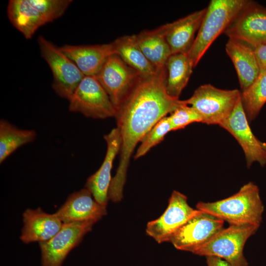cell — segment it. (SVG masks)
<instances>
[{
  "mask_svg": "<svg viewBox=\"0 0 266 266\" xmlns=\"http://www.w3.org/2000/svg\"><path fill=\"white\" fill-rule=\"evenodd\" d=\"M72 2V0H10L7 15L12 25L30 39L39 28L61 17Z\"/></svg>",
  "mask_w": 266,
  "mask_h": 266,
  "instance_id": "3957f363",
  "label": "cell"
},
{
  "mask_svg": "<svg viewBox=\"0 0 266 266\" xmlns=\"http://www.w3.org/2000/svg\"><path fill=\"white\" fill-rule=\"evenodd\" d=\"M172 131L168 116L160 119L144 136L140 141L134 159H138L145 155L152 147L162 141L166 135Z\"/></svg>",
  "mask_w": 266,
  "mask_h": 266,
  "instance_id": "484cf974",
  "label": "cell"
},
{
  "mask_svg": "<svg viewBox=\"0 0 266 266\" xmlns=\"http://www.w3.org/2000/svg\"><path fill=\"white\" fill-rule=\"evenodd\" d=\"M60 48L85 76H96L108 58L115 54L112 42L96 45L65 44Z\"/></svg>",
  "mask_w": 266,
  "mask_h": 266,
  "instance_id": "d6986e66",
  "label": "cell"
},
{
  "mask_svg": "<svg viewBox=\"0 0 266 266\" xmlns=\"http://www.w3.org/2000/svg\"><path fill=\"white\" fill-rule=\"evenodd\" d=\"M200 211L189 205L185 195L174 190L163 214L147 223L146 233L159 243L170 242L176 232Z\"/></svg>",
  "mask_w": 266,
  "mask_h": 266,
  "instance_id": "30bf717a",
  "label": "cell"
},
{
  "mask_svg": "<svg viewBox=\"0 0 266 266\" xmlns=\"http://www.w3.org/2000/svg\"><path fill=\"white\" fill-rule=\"evenodd\" d=\"M206 257L207 266H232L227 261L220 258L215 256Z\"/></svg>",
  "mask_w": 266,
  "mask_h": 266,
  "instance_id": "f1b7e54d",
  "label": "cell"
},
{
  "mask_svg": "<svg viewBox=\"0 0 266 266\" xmlns=\"http://www.w3.org/2000/svg\"><path fill=\"white\" fill-rule=\"evenodd\" d=\"M168 118L172 131L184 129L193 123H201V119L198 112L186 104L184 100H182V103L170 113Z\"/></svg>",
  "mask_w": 266,
  "mask_h": 266,
  "instance_id": "4316f807",
  "label": "cell"
},
{
  "mask_svg": "<svg viewBox=\"0 0 266 266\" xmlns=\"http://www.w3.org/2000/svg\"><path fill=\"white\" fill-rule=\"evenodd\" d=\"M166 67L153 76L140 77L117 109L115 118L121 135L119 163L112 178L108 199L121 200L130 158L136 145L162 118L171 113L182 100L169 96L166 88Z\"/></svg>",
  "mask_w": 266,
  "mask_h": 266,
  "instance_id": "6da1fadb",
  "label": "cell"
},
{
  "mask_svg": "<svg viewBox=\"0 0 266 266\" xmlns=\"http://www.w3.org/2000/svg\"><path fill=\"white\" fill-rule=\"evenodd\" d=\"M224 33L253 48L266 44V8L247 0Z\"/></svg>",
  "mask_w": 266,
  "mask_h": 266,
  "instance_id": "9c48e42d",
  "label": "cell"
},
{
  "mask_svg": "<svg viewBox=\"0 0 266 266\" xmlns=\"http://www.w3.org/2000/svg\"><path fill=\"white\" fill-rule=\"evenodd\" d=\"M194 67L187 53L171 54L166 64V88L172 97L179 98Z\"/></svg>",
  "mask_w": 266,
  "mask_h": 266,
  "instance_id": "603a6c76",
  "label": "cell"
},
{
  "mask_svg": "<svg viewBox=\"0 0 266 266\" xmlns=\"http://www.w3.org/2000/svg\"><path fill=\"white\" fill-rule=\"evenodd\" d=\"M140 50L157 68L165 67L171 52L166 39L162 26L151 30H143L134 34Z\"/></svg>",
  "mask_w": 266,
  "mask_h": 266,
  "instance_id": "44dd1931",
  "label": "cell"
},
{
  "mask_svg": "<svg viewBox=\"0 0 266 266\" xmlns=\"http://www.w3.org/2000/svg\"><path fill=\"white\" fill-rule=\"evenodd\" d=\"M224 222L200 210L176 232L170 242L178 250L194 253L223 228Z\"/></svg>",
  "mask_w": 266,
  "mask_h": 266,
  "instance_id": "4fadbf2b",
  "label": "cell"
},
{
  "mask_svg": "<svg viewBox=\"0 0 266 266\" xmlns=\"http://www.w3.org/2000/svg\"><path fill=\"white\" fill-rule=\"evenodd\" d=\"M68 110L86 117H115L117 110L96 76H85L68 100Z\"/></svg>",
  "mask_w": 266,
  "mask_h": 266,
  "instance_id": "ba28073f",
  "label": "cell"
},
{
  "mask_svg": "<svg viewBox=\"0 0 266 266\" xmlns=\"http://www.w3.org/2000/svg\"><path fill=\"white\" fill-rule=\"evenodd\" d=\"M112 43L115 54L119 56L141 77H148L157 72L158 69L143 54L136 42L134 34L119 37Z\"/></svg>",
  "mask_w": 266,
  "mask_h": 266,
  "instance_id": "7402d4cb",
  "label": "cell"
},
{
  "mask_svg": "<svg viewBox=\"0 0 266 266\" xmlns=\"http://www.w3.org/2000/svg\"><path fill=\"white\" fill-rule=\"evenodd\" d=\"M254 53L261 70H266V44L254 48Z\"/></svg>",
  "mask_w": 266,
  "mask_h": 266,
  "instance_id": "83f0119b",
  "label": "cell"
},
{
  "mask_svg": "<svg viewBox=\"0 0 266 266\" xmlns=\"http://www.w3.org/2000/svg\"><path fill=\"white\" fill-rule=\"evenodd\" d=\"M95 223L89 221L63 224L53 237L39 243L41 266H62L69 253L81 243Z\"/></svg>",
  "mask_w": 266,
  "mask_h": 266,
  "instance_id": "8fae6325",
  "label": "cell"
},
{
  "mask_svg": "<svg viewBox=\"0 0 266 266\" xmlns=\"http://www.w3.org/2000/svg\"><path fill=\"white\" fill-rule=\"evenodd\" d=\"M241 100L249 122L253 121L266 102V70H261L253 83L241 92Z\"/></svg>",
  "mask_w": 266,
  "mask_h": 266,
  "instance_id": "d4e9b609",
  "label": "cell"
},
{
  "mask_svg": "<svg viewBox=\"0 0 266 266\" xmlns=\"http://www.w3.org/2000/svg\"><path fill=\"white\" fill-rule=\"evenodd\" d=\"M259 227L255 225H229L214 234L194 254L200 256H215L232 266H248L243 254L244 245Z\"/></svg>",
  "mask_w": 266,
  "mask_h": 266,
  "instance_id": "8992f818",
  "label": "cell"
},
{
  "mask_svg": "<svg viewBox=\"0 0 266 266\" xmlns=\"http://www.w3.org/2000/svg\"><path fill=\"white\" fill-rule=\"evenodd\" d=\"M96 77L117 110L141 76L114 54L108 58Z\"/></svg>",
  "mask_w": 266,
  "mask_h": 266,
  "instance_id": "7c38bea8",
  "label": "cell"
},
{
  "mask_svg": "<svg viewBox=\"0 0 266 266\" xmlns=\"http://www.w3.org/2000/svg\"><path fill=\"white\" fill-rule=\"evenodd\" d=\"M206 8L162 25L171 54L187 53L196 38Z\"/></svg>",
  "mask_w": 266,
  "mask_h": 266,
  "instance_id": "e0dca14e",
  "label": "cell"
},
{
  "mask_svg": "<svg viewBox=\"0 0 266 266\" xmlns=\"http://www.w3.org/2000/svg\"><path fill=\"white\" fill-rule=\"evenodd\" d=\"M262 146L263 148L265 151L266 156V143L265 142H262Z\"/></svg>",
  "mask_w": 266,
  "mask_h": 266,
  "instance_id": "f546056e",
  "label": "cell"
},
{
  "mask_svg": "<svg viewBox=\"0 0 266 266\" xmlns=\"http://www.w3.org/2000/svg\"><path fill=\"white\" fill-rule=\"evenodd\" d=\"M107 150L104 160L100 168L87 179L85 188L92 194L99 203L106 206L108 191L112 180L111 171L114 159L120 152L121 139L119 129H113L104 136Z\"/></svg>",
  "mask_w": 266,
  "mask_h": 266,
  "instance_id": "2e32d148",
  "label": "cell"
},
{
  "mask_svg": "<svg viewBox=\"0 0 266 266\" xmlns=\"http://www.w3.org/2000/svg\"><path fill=\"white\" fill-rule=\"evenodd\" d=\"M243 109L241 97L230 116L219 126L236 139L245 155L247 167L254 163L266 164L265 151L262 142L253 134Z\"/></svg>",
  "mask_w": 266,
  "mask_h": 266,
  "instance_id": "5bb4252c",
  "label": "cell"
},
{
  "mask_svg": "<svg viewBox=\"0 0 266 266\" xmlns=\"http://www.w3.org/2000/svg\"><path fill=\"white\" fill-rule=\"evenodd\" d=\"M196 208L227 222L229 225L259 227L264 211L259 189L252 182L244 185L233 196L214 202L200 201Z\"/></svg>",
  "mask_w": 266,
  "mask_h": 266,
  "instance_id": "7a4b0ae2",
  "label": "cell"
},
{
  "mask_svg": "<svg viewBox=\"0 0 266 266\" xmlns=\"http://www.w3.org/2000/svg\"><path fill=\"white\" fill-rule=\"evenodd\" d=\"M245 0H211L206 7L195 41L187 53L195 67L211 44L245 4Z\"/></svg>",
  "mask_w": 266,
  "mask_h": 266,
  "instance_id": "277c9868",
  "label": "cell"
},
{
  "mask_svg": "<svg viewBox=\"0 0 266 266\" xmlns=\"http://www.w3.org/2000/svg\"><path fill=\"white\" fill-rule=\"evenodd\" d=\"M23 222L20 239L25 244L47 241L63 225L55 213H47L39 207L25 210L23 213Z\"/></svg>",
  "mask_w": 266,
  "mask_h": 266,
  "instance_id": "ac0fdd59",
  "label": "cell"
},
{
  "mask_svg": "<svg viewBox=\"0 0 266 266\" xmlns=\"http://www.w3.org/2000/svg\"><path fill=\"white\" fill-rule=\"evenodd\" d=\"M37 43L42 58L53 74L52 87L60 97L68 100L85 75L74 62L53 43L39 35Z\"/></svg>",
  "mask_w": 266,
  "mask_h": 266,
  "instance_id": "52a82bcc",
  "label": "cell"
},
{
  "mask_svg": "<svg viewBox=\"0 0 266 266\" xmlns=\"http://www.w3.org/2000/svg\"><path fill=\"white\" fill-rule=\"evenodd\" d=\"M37 133L33 130L20 129L9 122L0 121V163L20 147L33 141Z\"/></svg>",
  "mask_w": 266,
  "mask_h": 266,
  "instance_id": "cb8c5ba5",
  "label": "cell"
},
{
  "mask_svg": "<svg viewBox=\"0 0 266 266\" xmlns=\"http://www.w3.org/2000/svg\"><path fill=\"white\" fill-rule=\"evenodd\" d=\"M240 97L237 89H220L207 84L199 87L184 101L198 112L202 123L220 125L231 114Z\"/></svg>",
  "mask_w": 266,
  "mask_h": 266,
  "instance_id": "5b68a950",
  "label": "cell"
},
{
  "mask_svg": "<svg viewBox=\"0 0 266 266\" xmlns=\"http://www.w3.org/2000/svg\"><path fill=\"white\" fill-rule=\"evenodd\" d=\"M225 50L234 65L243 92L253 83L261 70L254 48L237 39L229 38Z\"/></svg>",
  "mask_w": 266,
  "mask_h": 266,
  "instance_id": "ffe728a7",
  "label": "cell"
},
{
  "mask_svg": "<svg viewBox=\"0 0 266 266\" xmlns=\"http://www.w3.org/2000/svg\"><path fill=\"white\" fill-rule=\"evenodd\" d=\"M86 188L71 194L55 214L63 224L77 222L95 223L104 216L106 206L97 202Z\"/></svg>",
  "mask_w": 266,
  "mask_h": 266,
  "instance_id": "9a60e30c",
  "label": "cell"
}]
</instances>
